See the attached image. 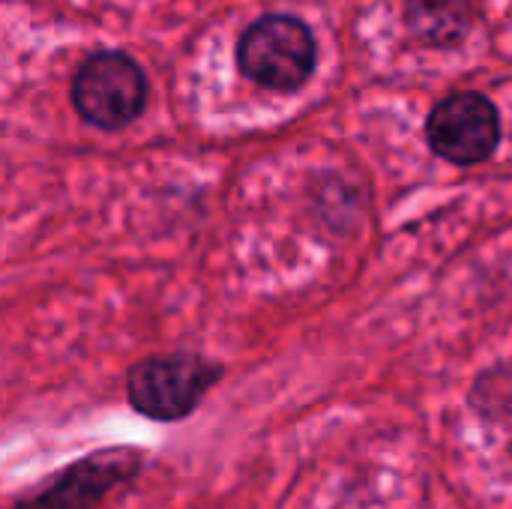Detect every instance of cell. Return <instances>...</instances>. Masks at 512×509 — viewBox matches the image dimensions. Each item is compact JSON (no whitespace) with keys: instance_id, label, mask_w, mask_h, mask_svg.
Here are the masks:
<instances>
[{"instance_id":"cell-5","label":"cell","mask_w":512,"mask_h":509,"mask_svg":"<svg viewBox=\"0 0 512 509\" xmlns=\"http://www.w3.org/2000/svg\"><path fill=\"white\" fill-rule=\"evenodd\" d=\"M141 465L144 456L138 450L114 447L93 453L69 465L42 492L21 498L15 509H96L111 489L129 483L141 471Z\"/></svg>"},{"instance_id":"cell-3","label":"cell","mask_w":512,"mask_h":509,"mask_svg":"<svg viewBox=\"0 0 512 509\" xmlns=\"http://www.w3.org/2000/svg\"><path fill=\"white\" fill-rule=\"evenodd\" d=\"M72 105L90 126H129L147 105V78L129 54L99 51L75 72Z\"/></svg>"},{"instance_id":"cell-1","label":"cell","mask_w":512,"mask_h":509,"mask_svg":"<svg viewBox=\"0 0 512 509\" xmlns=\"http://www.w3.org/2000/svg\"><path fill=\"white\" fill-rule=\"evenodd\" d=\"M315 63V36L306 21L294 15H264L252 21L237 42L240 72L276 93L300 90L312 78Z\"/></svg>"},{"instance_id":"cell-2","label":"cell","mask_w":512,"mask_h":509,"mask_svg":"<svg viewBox=\"0 0 512 509\" xmlns=\"http://www.w3.org/2000/svg\"><path fill=\"white\" fill-rule=\"evenodd\" d=\"M222 378V369L198 354H168V357H147L132 366L126 393L138 414L177 423L189 417L204 393Z\"/></svg>"},{"instance_id":"cell-6","label":"cell","mask_w":512,"mask_h":509,"mask_svg":"<svg viewBox=\"0 0 512 509\" xmlns=\"http://www.w3.org/2000/svg\"><path fill=\"white\" fill-rule=\"evenodd\" d=\"M405 21L423 45L450 48L471 33L474 9L468 0H411Z\"/></svg>"},{"instance_id":"cell-4","label":"cell","mask_w":512,"mask_h":509,"mask_svg":"<svg viewBox=\"0 0 512 509\" xmlns=\"http://www.w3.org/2000/svg\"><path fill=\"white\" fill-rule=\"evenodd\" d=\"M426 141L453 165H480L501 144V114L480 93H453L432 108Z\"/></svg>"}]
</instances>
